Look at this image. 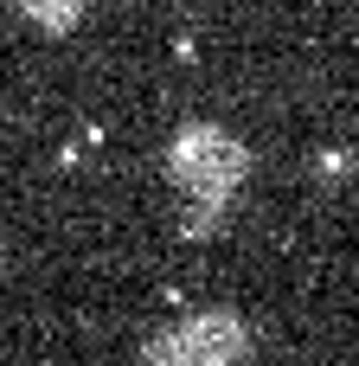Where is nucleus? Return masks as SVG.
I'll return each mask as SVG.
<instances>
[{"instance_id": "3", "label": "nucleus", "mask_w": 359, "mask_h": 366, "mask_svg": "<svg viewBox=\"0 0 359 366\" xmlns=\"http://www.w3.org/2000/svg\"><path fill=\"white\" fill-rule=\"evenodd\" d=\"M13 6H19V19H26L32 32H45V39L77 32V26H84V13H90V0H13Z\"/></svg>"}, {"instance_id": "1", "label": "nucleus", "mask_w": 359, "mask_h": 366, "mask_svg": "<svg viewBox=\"0 0 359 366\" xmlns=\"http://www.w3.org/2000/svg\"><path fill=\"white\" fill-rule=\"evenodd\" d=\"M167 180H173V193H180V206H186V232H206V225H218V212L244 193V180H251V148H244L231 129H218V122H186V129L173 135V148H167Z\"/></svg>"}, {"instance_id": "2", "label": "nucleus", "mask_w": 359, "mask_h": 366, "mask_svg": "<svg viewBox=\"0 0 359 366\" xmlns=\"http://www.w3.org/2000/svg\"><path fill=\"white\" fill-rule=\"evenodd\" d=\"M141 366H257V347L231 309H199V315H180L173 328H161Z\"/></svg>"}]
</instances>
